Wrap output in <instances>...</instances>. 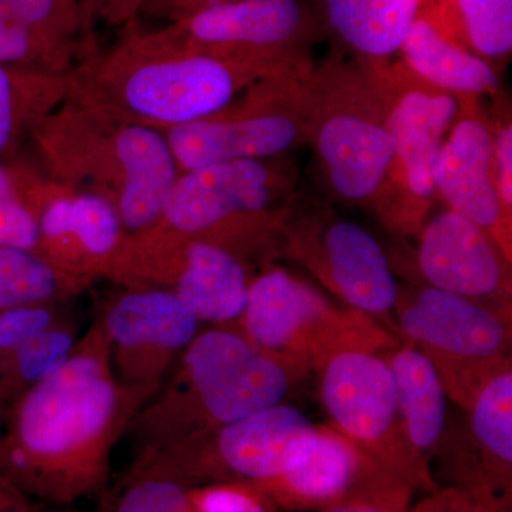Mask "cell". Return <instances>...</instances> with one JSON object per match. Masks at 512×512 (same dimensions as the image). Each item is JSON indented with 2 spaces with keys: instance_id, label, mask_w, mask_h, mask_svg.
I'll return each instance as SVG.
<instances>
[{
  "instance_id": "6da1fadb",
  "label": "cell",
  "mask_w": 512,
  "mask_h": 512,
  "mask_svg": "<svg viewBox=\"0 0 512 512\" xmlns=\"http://www.w3.org/2000/svg\"><path fill=\"white\" fill-rule=\"evenodd\" d=\"M141 407L114 377L99 316L56 372L9 404L0 477L50 504L89 497L107 483L111 451Z\"/></svg>"
},
{
  "instance_id": "7a4b0ae2",
  "label": "cell",
  "mask_w": 512,
  "mask_h": 512,
  "mask_svg": "<svg viewBox=\"0 0 512 512\" xmlns=\"http://www.w3.org/2000/svg\"><path fill=\"white\" fill-rule=\"evenodd\" d=\"M124 29L116 45L73 67L67 100L161 131L220 113L258 80L311 69L309 62L251 63L187 52L137 23Z\"/></svg>"
},
{
  "instance_id": "3957f363",
  "label": "cell",
  "mask_w": 512,
  "mask_h": 512,
  "mask_svg": "<svg viewBox=\"0 0 512 512\" xmlns=\"http://www.w3.org/2000/svg\"><path fill=\"white\" fill-rule=\"evenodd\" d=\"M47 177L99 194L126 234L153 227L181 171L164 131L66 100L33 130Z\"/></svg>"
},
{
  "instance_id": "277c9868",
  "label": "cell",
  "mask_w": 512,
  "mask_h": 512,
  "mask_svg": "<svg viewBox=\"0 0 512 512\" xmlns=\"http://www.w3.org/2000/svg\"><path fill=\"white\" fill-rule=\"evenodd\" d=\"M301 379L237 329L215 326L195 336L127 431L137 454L163 450L281 404Z\"/></svg>"
},
{
  "instance_id": "5b68a950",
  "label": "cell",
  "mask_w": 512,
  "mask_h": 512,
  "mask_svg": "<svg viewBox=\"0 0 512 512\" xmlns=\"http://www.w3.org/2000/svg\"><path fill=\"white\" fill-rule=\"evenodd\" d=\"M295 178L271 160H237L181 171L157 224L251 264L278 249Z\"/></svg>"
},
{
  "instance_id": "8992f818",
  "label": "cell",
  "mask_w": 512,
  "mask_h": 512,
  "mask_svg": "<svg viewBox=\"0 0 512 512\" xmlns=\"http://www.w3.org/2000/svg\"><path fill=\"white\" fill-rule=\"evenodd\" d=\"M308 143L333 192L357 205L382 201L397 170L379 92L366 67L330 63L312 72Z\"/></svg>"
},
{
  "instance_id": "52a82bcc",
  "label": "cell",
  "mask_w": 512,
  "mask_h": 512,
  "mask_svg": "<svg viewBox=\"0 0 512 512\" xmlns=\"http://www.w3.org/2000/svg\"><path fill=\"white\" fill-rule=\"evenodd\" d=\"M312 69L266 77L214 116L164 131L180 171L237 160H271L308 143Z\"/></svg>"
},
{
  "instance_id": "ba28073f",
  "label": "cell",
  "mask_w": 512,
  "mask_h": 512,
  "mask_svg": "<svg viewBox=\"0 0 512 512\" xmlns=\"http://www.w3.org/2000/svg\"><path fill=\"white\" fill-rule=\"evenodd\" d=\"M249 264L220 247L153 227L124 235L103 278L174 293L202 322L234 326L247 301Z\"/></svg>"
},
{
  "instance_id": "9c48e42d",
  "label": "cell",
  "mask_w": 512,
  "mask_h": 512,
  "mask_svg": "<svg viewBox=\"0 0 512 512\" xmlns=\"http://www.w3.org/2000/svg\"><path fill=\"white\" fill-rule=\"evenodd\" d=\"M316 437L318 426L281 403L204 436L137 454L133 464L163 471L190 487L227 481L258 484L303 463Z\"/></svg>"
},
{
  "instance_id": "30bf717a",
  "label": "cell",
  "mask_w": 512,
  "mask_h": 512,
  "mask_svg": "<svg viewBox=\"0 0 512 512\" xmlns=\"http://www.w3.org/2000/svg\"><path fill=\"white\" fill-rule=\"evenodd\" d=\"M384 353L367 348H343L313 366L320 400L333 429L363 453L389 468L414 488L431 493L440 487L429 461L410 443L396 384Z\"/></svg>"
},
{
  "instance_id": "8fae6325",
  "label": "cell",
  "mask_w": 512,
  "mask_h": 512,
  "mask_svg": "<svg viewBox=\"0 0 512 512\" xmlns=\"http://www.w3.org/2000/svg\"><path fill=\"white\" fill-rule=\"evenodd\" d=\"M318 32L302 0H229L151 33L187 52L284 64L308 62L305 50Z\"/></svg>"
},
{
  "instance_id": "7c38bea8",
  "label": "cell",
  "mask_w": 512,
  "mask_h": 512,
  "mask_svg": "<svg viewBox=\"0 0 512 512\" xmlns=\"http://www.w3.org/2000/svg\"><path fill=\"white\" fill-rule=\"evenodd\" d=\"M99 316L109 338L114 377L143 407L156 396L201 326L178 296L161 289L124 288Z\"/></svg>"
},
{
  "instance_id": "4fadbf2b",
  "label": "cell",
  "mask_w": 512,
  "mask_h": 512,
  "mask_svg": "<svg viewBox=\"0 0 512 512\" xmlns=\"http://www.w3.org/2000/svg\"><path fill=\"white\" fill-rule=\"evenodd\" d=\"M286 251L301 262L332 295L394 328L390 312L399 295L382 245L356 222L329 218L285 222Z\"/></svg>"
},
{
  "instance_id": "5bb4252c",
  "label": "cell",
  "mask_w": 512,
  "mask_h": 512,
  "mask_svg": "<svg viewBox=\"0 0 512 512\" xmlns=\"http://www.w3.org/2000/svg\"><path fill=\"white\" fill-rule=\"evenodd\" d=\"M39 227L36 254L64 274L93 284L103 278L126 231L119 212L99 194L66 187L22 167Z\"/></svg>"
},
{
  "instance_id": "9a60e30c",
  "label": "cell",
  "mask_w": 512,
  "mask_h": 512,
  "mask_svg": "<svg viewBox=\"0 0 512 512\" xmlns=\"http://www.w3.org/2000/svg\"><path fill=\"white\" fill-rule=\"evenodd\" d=\"M365 67L382 100L397 168L402 171L421 224L416 202L426 204L436 194L434 171L444 141L460 114L458 97L423 82L403 63Z\"/></svg>"
},
{
  "instance_id": "2e32d148",
  "label": "cell",
  "mask_w": 512,
  "mask_h": 512,
  "mask_svg": "<svg viewBox=\"0 0 512 512\" xmlns=\"http://www.w3.org/2000/svg\"><path fill=\"white\" fill-rule=\"evenodd\" d=\"M338 309L285 269L268 268L252 276L244 309L231 328L303 377L312 372L313 343Z\"/></svg>"
},
{
  "instance_id": "e0dca14e",
  "label": "cell",
  "mask_w": 512,
  "mask_h": 512,
  "mask_svg": "<svg viewBox=\"0 0 512 512\" xmlns=\"http://www.w3.org/2000/svg\"><path fill=\"white\" fill-rule=\"evenodd\" d=\"M417 265L431 288L511 306V259L490 232L450 208L421 227Z\"/></svg>"
},
{
  "instance_id": "ac0fdd59",
  "label": "cell",
  "mask_w": 512,
  "mask_h": 512,
  "mask_svg": "<svg viewBox=\"0 0 512 512\" xmlns=\"http://www.w3.org/2000/svg\"><path fill=\"white\" fill-rule=\"evenodd\" d=\"M396 328L416 346L471 356H511V306L490 305L423 286L400 289Z\"/></svg>"
},
{
  "instance_id": "d6986e66",
  "label": "cell",
  "mask_w": 512,
  "mask_h": 512,
  "mask_svg": "<svg viewBox=\"0 0 512 512\" xmlns=\"http://www.w3.org/2000/svg\"><path fill=\"white\" fill-rule=\"evenodd\" d=\"M464 413L463 427L454 436L444 431L431 456L440 458L444 483L512 497V369L494 377Z\"/></svg>"
},
{
  "instance_id": "ffe728a7",
  "label": "cell",
  "mask_w": 512,
  "mask_h": 512,
  "mask_svg": "<svg viewBox=\"0 0 512 512\" xmlns=\"http://www.w3.org/2000/svg\"><path fill=\"white\" fill-rule=\"evenodd\" d=\"M434 184L450 210L490 232L511 259V215L495 188L493 131L483 120H456L441 148Z\"/></svg>"
},
{
  "instance_id": "44dd1931",
  "label": "cell",
  "mask_w": 512,
  "mask_h": 512,
  "mask_svg": "<svg viewBox=\"0 0 512 512\" xmlns=\"http://www.w3.org/2000/svg\"><path fill=\"white\" fill-rule=\"evenodd\" d=\"M389 470L328 424H319L311 456L281 476L255 484L278 510L320 511Z\"/></svg>"
},
{
  "instance_id": "7402d4cb",
  "label": "cell",
  "mask_w": 512,
  "mask_h": 512,
  "mask_svg": "<svg viewBox=\"0 0 512 512\" xmlns=\"http://www.w3.org/2000/svg\"><path fill=\"white\" fill-rule=\"evenodd\" d=\"M326 28L367 66L400 52L419 18L421 0H318Z\"/></svg>"
},
{
  "instance_id": "603a6c76",
  "label": "cell",
  "mask_w": 512,
  "mask_h": 512,
  "mask_svg": "<svg viewBox=\"0 0 512 512\" xmlns=\"http://www.w3.org/2000/svg\"><path fill=\"white\" fill-rule=\"evenodd\" d=\"M399 53L414 76L444 92L456 96L497 92L498 77L490 62L448 40L421 13Z\"/></svg>"
},
{
  "instance_id": "cb8c5ba5",
  "label": "cell",
  "mask_w": 512,
  "mask_h": 512,
  "mask_svg": "<svg viewBox=\"0 0 512 512\" xmlns=\"http://www.w3.org/2000/svg\"><path fill=\"white\" fill-rule=\"evenodd\" d=\"M396 384L397 403L407 437L430 464L446 430V394L429 357L413 343L384 353Z\"/></svg>"
},
{
  "instance_id": "d4e9b609",
  "label": "cell",
  "mask_w": 512,
  "mask_h": 512,
  "mask_svg": "<svg viewBox=\"0 0 512 512\" xmlns=\"http://www.w3.org/2000/svg\"><path fill=\"white\" fill-rule=\"evenodd\" d=\"M421 15L456 45L484 60L512 52V0H424Z\"/></svg>"
},
{
  "instance_id": "484cf974",
  "label": "cell",
  "mask_w": 512,
  "mask_h": 512,
  "mask_svg": "<svg viewBox=\"0 0 512 512\" xmlns=\"http://www.w3.org/2000/svg\"><path fill=\"white\" fill-rule=\"evenodd\" d=\"M69 96V73L0 64V163Z\"/></svg>"
},
{
  "instance_id": "4316f807",
  "label": "cell",
  "mask_w": 512,
  "mask_h": 512,
  "mask_svg": "<svg viewBox=\"0 0 512 512\" xmlns=\"http://www.w3.org/2000/svg\"><path fill=\"white\" fill-rule=\"evenodd\" d=\"M90 285L36 252L0 247V313L37 303H66Z\"/></svg>"
},
{
  "instance_id": "83f0119b",
  "label": "cell",
  "mask_w": 512,
  "mask_h": 512,
  "mask_svg": "<svg viewBox=\"0 0 512 512\" xmlns=\"http://www.w3.org/2000/svg\"><path fill=\"white\" fill-rule=\"evenodd\" d=\"M79 338V325L69 312L25 340L0 365V393L12 403L20 394L56 372L66 362Z\"/></svg>"
},
{
  "instance_id": "f1b7e54d",
  "label": "cell",
  "mask_w": 512,
  "mask_h": 512,
  "mask_svg": "<svg viewBox=\"0 0 512 512\" xmlns=\"http://www.w3.org/2000/svg\"><path fill=\"white\" fill-rule=\"evenodd\" d=\"M40 45L74 67L86 19L79 0H0Z\"/></svg>"
},
{
  "instance_id": "f546056e",
  "label": "cell",
  "mask_w": 512,
  "mask_h": 512,
  "mask_svg": "<svg viewBox=\"0 0 512 512\" xmlns=\"http://www.w3.org/2000/svg\"><path fill=\"white\" fill-rule=\"evenodd\" d=\"M417 348L433 363L447 399L463 412L470 410L494 377L512 369L511 356L453 355L424 346Z\"/></svg>"
},
{
  "instance_id": "4dcf8cb0",
  "label": "cell",
  "mask_w": 512,
  "mask_h": 512,
  "mask_svg": "<svg viewBox=\"0 0 512 512\" xmlns=\"http://www.w3.org/2000/svg\"><path fill=\"white\" fill-rule=\"evenodd\" d=\"M190 488L180 478L133 464L111 512H188Z\"/></svg>"
},
{
  "instance_id": "1f68e13d",
  "label": "cell",
  "mask_w": 512,
  "mask_h": 512,
  "mask_svg": "<svg viewBox=\"0 0 512 512\" xmlns=\"http://www.w3.org/2000/svg\"><path fill=\"white\" fill-rule=\"evenodd\" d=\"M39 227L23 185L22 168L0 163V247L37 251Z\"/></svg>"
},
{
  "instance_id": "d6a6232c",
  "label": "cell",
  "mask_w": 512,
  "mask_h": 512,
  "mask_svg": "<svg viewBox=\"0 0 512 512\" xmlns=\"http://www.w3.org/2000/svg\"><path fill=\"white\" fill-rule=\"evenodd\" d=\"M414 493L403 478L383 470L348 497L319 512H409Z\"/></svg>"
},
{
  "instance_id": "836d02e7",
  "label": "cell",
  "mask_w": 512,
  "mask_h": 512,
  "mask_svg": "<svg viewBox=\"0 0 512 512\" xmlns=\"http://www.w3.org/2000/svg\"><path fill=\"white\" fill-rule=\"evenodd\" d=\"M0 64L67 74L72 67L40 45L0 2Z\"/></svg>"
},
{
  "instance_id": "e575fe53",
  "label": "cell",
  "mask_w": 512,
  "mask_h": 512,
  "mask_svg": "<svg viewBox=\"0 0 512 512\" xmlns=\"http://www.w3.org/2000/svg\"><path fill=\"white\" fill-rule=\"evenodd\" d=\"M278 508L255 484L227 481L188 490V512H276Z\"/></svg>"
},
{
  "instance_id": "d590c367",
  "label": "cell",
  "mask_w": 512,
  "mask_h": 512,
  "mask_svg": "<svg viewBox=\"0 0 512 512\" xmlns=\"http://www.w3.org/2000/svg\"><path fill=\"white\" fill-rule=\"evenodd\" d=\"M69 313L66 303H37L0 313V365L25 340Z\"/></svg>"
},
{
  "instance_id": "8d00e7d4",
  "label": "cell",
  "mask_w": 512,
  "mask_h": 512,
  "mask_svg": "<svg viewBox=\"0 0 512 512\" xmlns=\"http://www.w3.org/2000/svg\"><path fill=\"white\" fill-rule=\"evenodd\" d=\"M512 497L443 485L427 493L409 512H511Z\"/></svg>"
},
{
  "instance_id": "74e56055",
  "label": "cell",
  "mask_w": 512,
  "mask_h": 512,
  "mask_svg": "<svg viewBox=\"0 0 512 512\" xmlns=\"http://www.w3.org/2000/svg\"><path fill=\"white\" fill-rule=\"evenodd\" d=\"M493 177L501 205L507 214L512 210V126L505 124L493 131Z\"/></svg>"
},
{
  "instance_id": "f35d334b",
  "label": "cell",
  "mask_w": 512,
  "mask_h": 512,
  "mask_svg": "<svg viewBox=\"0 0 512 512\" xmlns=\"http://www.w3.org/2000/svg\"><path fill=\"white\" fill-rule=\"evenodd\" d=\"M148 0H87L82 6L86 25L92 20H100L104 25H134L140 18Z\"/></svg>"
},
{
  "instance_id": "ab89813d",
  "label": "cell",
  "mask_w": 512,
  "mask_h": 512,
  "mask_svg": "<svg viewBox=\"0 0 512 512\" xmlns=\"http://www.w3.org/2000/svg\"><path fill=\"white\" fill-rule=\"evenodd\" d=\"M229 0H148L140 16L173 23Z\"/></svg>"
},
{
  "instance_id": "60d3db41",
  "label": "cell",
  "mask_w": 512,
  "mask_h": 512,
  "mask_svg": "<svg viewBox=\"0 0 512 512\" xmlns=\"http://www.w3.org/2000/svg\"><path fill=\"white\" fill-rule=\"evenodd\" d=\"M25 505H30L29 498L16 490L5 478L0 477V511Z\"/></svg>"
},
{
  "instance_id": "b9f144b4",
  "label": "cell",
  "mask_w": 512,
  "mask_h": 512,
  "mask_svg": "<svg viewBox=\"0 0 512 512\" xmlns=\"http://www.w3.org/2000/svg\"><path fill=\"white\" fill-rule=\"evenodd\" d=\"M9 400L0 393V443H2L3 429H5L6 413H8Z\"/></svg>"
},
{
  "instance_id": "7bdbcfd3",
  "label": "cell",
  "mask_w": 512,
  "mask_h": 512,
  "mask_svg": "<svg viewBox=\"0 0 512 512\" xmlns=\"http://www.w3.org/2000/svg\"><path fill=\"white\" fill-rule=\"evenodd\" d=\"M0 512H43V511H37L36 508L32 507V505H25V507L8 508V510H3ZM49 512H53V511H49Z\"/></svg>"
},
{
  "instance_id": "ee69618b",
  "label": "cell",
  "mask_w": 512,
  "mask_h": 512,
  "mask_svg": "<svg viewBox=\"0 0 512 512\" xmlns=\"http://www.w3.org/2000/svg\"><path fill=\"white\" fill-rule=\"evenodd\" d=\"M423 2H424V0H421V3H423Z\"/></svg>"
},
{
  "instance_id": "f6af8a7d",
  "label": "cell",
  "mask_w": 512,
  "mask_h": 512,
  "mask_svg": "<svg viewBox=\"0 0 512 512\" xmlns=\"http://www.w3.org/2000/svg\"><path fill=\"white\" fill-rule=\"evenodd\" d=\"M86 2H87V0H86Z\"/></svg>"
}]
</instances>
